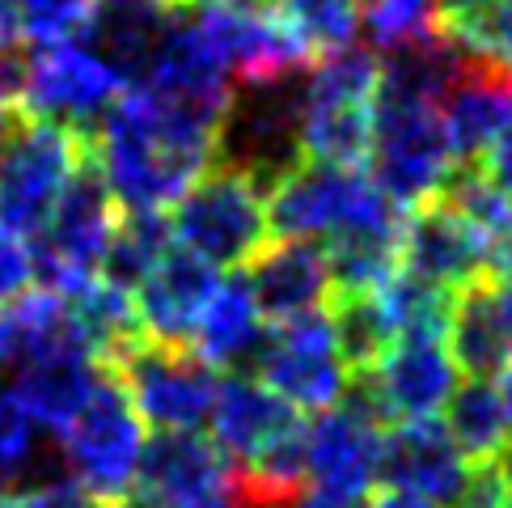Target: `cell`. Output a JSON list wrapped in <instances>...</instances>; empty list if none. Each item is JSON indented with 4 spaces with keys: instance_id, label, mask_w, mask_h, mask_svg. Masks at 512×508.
<instances>
[{
    "instance_id": "30bf717a",
    "label": "cell",
    "mask_w": 512,
    "mask_h": 508,
    "mask_svg": "<svg viewBox=\"0 0 512 508\" xmlns=\"http://www.w3.org/2000/svg\"><path fill=\"white\" fill-rule=\"evenodd\" d=\"M250 373L297 411L335 407L347 394L352 369L339 352L331 310H309L288 322H271Z\"/></svg>"
},
{
    "instance_id": "1f68e13d",
    "label": "cell",
    "mask_w": 512,
    "mask_h": 508,
    "mask_svg": "<svg viewBox=\"0 0 512 508\" xmlns=\"http://www.w3.org/2000/svg\"><path fill=\"white\" fill-rule=\"evenodd\" d=\"M331 322H335V339L339 352L352 373L373 369L381 356L394 348V331L390 318L381 310L377 293H356V297H335L331 305Z\"/></svg>"
},
{
    "instance_id": "484cf974",
    "label": "cell",
    "mask_w": 512,
    "mask_h": 508,
    "mask_svg": "<svg viewBox=\"0 0 512 508\" xmlns=\"http://www.w3.org/2000/svg\"><path fill=\"white\" fill-rule=\"evenodd\" d=\"M445 428L462 458L474 466H487L500 458V449L512 441V415L496 390V381L470 377L457 381L453 398L445 403Z\"/></svg>"
},
{
    "instance_id": "e0dca14e",
    "label": "cell",
    "mask_w": 512,
    "mask_h": 508,
    "mask_svg": "<svg viewBox=\"0 0 512 508\" xmlns=\"http://www.w3.org/2000/svg\"><path fill=\"white\" fill-rule=\"evenodd\" d=\"M208 424H212V445L225 453L229 466L250 470L284 437H292L305 424V415L288 407L276 390H267L254 373H233L216 386Z\"/></svg>"
},
{
    "instance_id": "74e56055",
    "label": "cell",
    "mask_w": 512,
    "mask_h": 508,
    "mask_svg": "<svg viewBox=\"0 0 512 508\" xmlns=\"http://www.w3.org/2000/svg\"><path fill=\"white\" fill-rule=\"evenodd\" d=\"M479 170L496 183L508 199H512V115H508V123L500 127V136L491 140V149L483 153V161H479Z\"/></svg>"
},
{
    "instance_id": "7c38bea8",
    "label": "cell",
    "mask_w": 512,
    "mask_h": 508,
    "mask_svg": "<svg viewBox=\"0 0 512 508\" xmlns=\"http://www.w3.org/2000/svg\"><path fill=\"white\" fill-rule=\"evenodd\" d=\"M381 420L352 381L335 407L305 424V483L335 496H369L381 483Z\"/></svg>"
},
{
    "instance_id": "44dd1931",
    "label": "cell",
    "mask_w": 512,
    "mask_h": 508,
    "mask_svg": "<svg viewBox=\"0 0 512 508\" xmlns=\"http://www.w3.org/2000/svg\"><path fill=\"white\" fill-rule=\"evenodd\" d=\"M457 166H474L500 136V127L512 115V72L470 60L466 72L449 85V94L436 106Z\"/></svg>"
},
{
    "instance_id": "4316f807",
    "label": "cell",
    "mask_w": 512,
    "mask_h": 508,
    "mask_svg": "<svg viewBox=\"0 0 512 508\" xmlns=\"http://www.w3.org/2000/svg\"><path fill=\"white\" fill-rule=\"evenodd\" d=\"M72 326L68 301L47 288H26L0 305V373H17L39 352H47Z\"/></svg>"
},
{
    "instance_id": "277c9868",
    "label": "cell",
    "mask_w": 512,
    "mask_h": 508,
    "mask_svg": "<svg viewBox=\"0 0 512 508\" xmlns=\"http://www.w3.org/2000/svg\"><path fill=\"white\" fill-rule=\"evenodd\" d=\"M170 238L216 271L246 267L271 242L267 195L246 174L229 166H208L174 204Z\"/></svg>"
},
{
    "instance_id": "bcb514c9",
    "label": "cell",
    "mask_w": 512,
    "mask_h": 508,
    "mask_svg": "<svg viewBox=\"0 0 512 508\" xmlns=\"http://www.w3.org/2000/svg\"><path fill=\"white\" fill-rule=\"evenodd\" d=\"M170 5H178V9H182V5H199V0H170Z\"/></svg>"
},
{
    "instance_id": "f35d334b",
    "label": "cell",
    "mask_w": 512,
    "mask_h": 508,
    "mask_svg": "<svg viewBox=\"0 0 512 508\" xmlns=\"http://www.w3.org/2000/svg\"><path fill=\"white\" fill-rule=\"evenodd\" d=\"M483 9H487V0H432V17H436V30L441 34L466 30Z\"/></svg>"
},
{
    "instance_id": "2e32d148",
    "label": "cell",
    "mask_w": 512,
    "mask_h": 508,
    "mask_svg": "<svg viewBox=\"0 0 512 508\" xmlns=\"http://www.w3.org/2000/svg\"><path fill=\"white\" fill-rule=\"evenodd\" d=\"M216 284H221V271L212 263L195 259L182 246H170L132 293L140 335L161 348H191L199 314L208 310Z\"/></svg>"
},
{
    "instance_id": "ba28073f",
    "label": "cell",
    "mask_w": 512,
    "mask_h": 508,
    "mask_svg": "<svg viewBox=\"0 0 512 508\" xmlns=\"http://www.w3.org/2000/svg\"><path fill=\"white\" fill-rule=\"evenodd\" d=\"M364 161L373 166L369 178L402 212L436 199L457 170L436 106L398 98L373 102V144Z\"/></svg>"
},
{
    "instance_id": "836d02e7",
    "label": "cell",
    "mask_w": 512,
    "mask_h": 508,
    "mask_svg": "<svg viewBox=\"0 0 512 508\" xmlns=\"http://www.w3.org/2000/svg\"><path fill=\"white\" fill-rule=\"evenodd\" d=\"M26 47H60L85 34L94 0H13Z\"/></svg>"
},
{
    "instance_id": "ee69618b",
    "label": "cell",
    "mask_w": 512,
    "mask_h": 508,
    "mask_svg": "<svg viewBox=\"0 0 512 508\" xmlns=\"http://www.w3.org/2000/svg\"><path fill=\"white\" fill-rule=\"evenodd\" d=\"M496 390H500V398H504V407H508V415H512V360L500 369V381H496Z\"/></svg>"
},
{
    "instance_id": "7a4b0ae2",
    "label": "cell",
    "mask_w": 512,
    "mask_h": 508,
    "mask_svg": "<svg viewBox=\"0 0 512 508\" xmlns=\"http://www.w3.org/2000/svg\"><path fill=\"white\" fill-rule=\"evenodd\" d=\"M85 157L89 136L34 115H17L0 136V229L22 242L39 238Z\"/></svg>"
},
{
    "instance_id": "8fae6325",
    "label": "cell",
    "mask_w": 512,
    "mask_h": 508,
    "mask_svg": "<svg viewBox=\"0 0 512 508\" xmlns=\"http://www.w3.org/2000/svg\"><path fill=\"white\" fill-rule=\"evenodd\" d=\"M111 369L119 373L140 420L157 432H199L208 424L221 377L191 348H161L140 339L111 360Z\"/></svg>"
},
{
    "instance_id": "d4e9b609",
    "label": "cell",
    "mask_w": 512,
    "mask_h": 508,
    "mask_svg": "<svg viewBox=\"0 0 512 508\" xmlns=\"http://www.w3.org/2000/svg\"><path fill=\"white\" fill-rule=\"evenodd\" d=\"M466 64H470V56L449 39V34H432V39L394 47V51L381 56L377 98L441 106V98L449 94V85L466 72Z\"/></svg>"
},
{
    "instance_id": "f6af8a7d",
    "label": "cell",
    "mask_w": 512,
    "mask_h": 508,
    "mask_svg": "<svg viewBox=\"0 0 512 508\" xmlns=\"http://www.w3.org/2000/svg\"><path fill=\"white\" fill-rule=\"evenodd\" d=\"M102 508H149V504H144V500H132V496H127V500H115V504H102Z\"/></svg>"
},
{
    "instance_id": "d590c367",
    "label": "cell",
    "mask_w": 512,
    "mask_h": 508,
    "mask_svg": "<svg viewBox=\"0 0 512 508\" xmlns=\"http://www.w3.org/2000/svg\"><path fill=\"white\" fill-rule=\"evenodd\" d=\"M0 508H102V504L60 470L51 479H34V483H22L17 492H5Z\"/></svg>"
},
{
    "instance_id": "f1b7e54d",
    "label": "cell",
    "mask_w": 512,
    "mask_h": 508,
    "mask_svg": "<svg viewBox=\"0 0 512 508\" xmlns=\"http://www.w3.org/2000/svg\"><path fill=\"white\" fill-rule=\"evenodd\" d=\"M56 462L60 458L43 441V428L30 415V407L22 403L17 386L0 377V483L5 487L22 483V479L34 483V475L51 479V475H60Z\"/></svg>"
},
{
    "instance_id": "8d00e7d4",
    "label": "cell",
    "mask_w": 512,
    "mask_h": 508,
    "mask_svg": "<svg viewBox=\"0 0 512 508\" xmlns=\"http://www.w3.org/2000/svg\"><path fill=\"white\" fill-rule=\"evenodd\" d=\"M34 280V254L22 238H13L9 229H0V305L22 297Z\"/></svg>"
},
{
    "instance_id": "cb8c5ba5",
    "label": "cell",
    "mask_w": 512,
    "mask_h": 508,
    "mask_svg": "<svg viewBox=\"0 0 512 508\" xmlns=\"http://www.w3.org/2000/svg\"><path fill=\"white\" fill-rule=\"evenodd\" d=\"M445 343H449L457 373L487 377V381L500 377V369L512 360V335H508L500 301H496V280H479V284L462 288V293H453Z\"/></svg>"
},
{
    "instance_id": "8992f818",
    "label": "cell",
    "mask_w": 512,
    "mask_h": 508,
    "mask_svg": "<svg viewBox=\"0 0 512 508\" xmlns=\"http://www.w3.org/2000/svg\"><path fill=\"white\" fill-rule=\"evenodd\" d=\"M301 81H246L233 85L225 119L216 127V161L237 174L254 178L263 195L301 161Z\"/></svg>"
},
{
    "instance_id": "b9f144b4",
    "label": "cell",
    "mask_w": 512,
    "mask_h": 508,
    "mask_svg": "<svg viewBox=\"0 0 512 508\" xmlns=\"http://www.w3.org/2000/svg\"><path fill=\"white\" fill-rule=\"evenodd\" d=\"M369 508H441V504H432L424 496H411V492H394V487H386V492L377 496V504Z\"/></svg>"
},
{
    "instance_id": "ac0fdd59",
    "label": "cell",
    "mask_w": 512,
    "mask_h": 508,
    "mask_svg": "<svg viewBox=\"0 0 512 508\" xmlns=\"http://www.w3.org/2000/svg\"><path fill=\"white\" fill-rule=\"evenodd\" d=\"M381 483L445 508L462 500L470 483V462L453 445L441 420H407L381 437Z\"/></svg>"
},
{
    "instance_id": "52a82bcc",
    "label": "cell",
    "mask_w": 512,
    "mask_h": 508,
    "mask_svg": "<svg viewBox=\"0 0 512 508\" xmlns=\"http://www.w3.org/2000/svg\"><path fill=\"white\" fill-rule=\"evenodd\" d=\"M119 199L106 187L102 170L94 166V153L85 166L68 178L47 229L34 238V280L56 297H77L81 288L98 280L102 254L119 229Z\"/></svg>"
},
{
    "instance_id": "5b68a950",
    "label": "cell",
    "mask_w": 512,
    "mask_h": 508,
    "mask_svg": "<svg viewBox=\"0 0 512 508\" xmlns=\"http://www.w3.org/2000/svg\"><path fill=\"white\" fill-rule=\"evenodd\" d=\"M144 441L149 437H144L140 411L127 398L119 373L102 365V377L94 394H89V403L60 432V466L98 504H115L132 496Z\"/></svg>"
},
{
    "instance_id": "9a60e30c",
    "label": "cell",
    "mask_w": 512,
    "mask_h": 508,
    "mask_svg": "<svg viewBox=\"0 0 512 508\" xmlns=\"http://www.w3.org/2000/svg\"><path fill=\"white\" fill-rule=\"evenodd\" d=\"M237 470L204 432H157L144 441L136 470V500L149 508H191L225 496Z\"/></svg>"
},
{
    "instance_id": "9c48e42d",
    "label": "cell",
    "mask_w": 512,
    "mask_h": 508,
    "mask_svg": "<svg viewBox=\"0 0 512 508\" xmlns=\"http://www.w3.org/2000/svg\"><path fill=\"white\" fill-rule=\"evenodd\" d=\"M123 89L127 81L81 39L26 51L22 72H17V106H22V115L60 123L77 136L98 132V123L111 115Z\"/></svg>"
},
{
    "instance_id": "83f0119b",
    "label": "cell",
    "mask_w": 512,
    "mask_h": 508,
    "mask_svg": "<svg viewBox=\"0 0 512 508\" xmlns=\"http://www.w3.org/2000/svg\"><path fill=\"white\" fill-rule=\"evenodd\" d=\"M174 246L170 238V212H123L111 246L102 254L98 280H106L119 293H136L140 280L153 271V263Z\"/></svg>"
},
{
    "instance_id": "603a6c76",
    "label": "cell",
    "mask_w": 512,
    "mask_h": 508,
    "mask_svg": "<svg viewBox=\"0 0 512 508\" xmlns=\"http://www.w3.org/2000/svg\"><path fill=\"white\" fill-rule=\"evenodd\" d=\"M263 339H267V322L250 297L242 271H237V276H221L208 310L199 314V326L191 335V352L212 369L250 373Z\"/></svg>"
},
{
    "instance_id": "e575fe53",
    "label": "cell",
    "mask_w": 512,
    "mask_h": 508,
    "mask_svg": "<svg viewBox=\"0 0 512 508\" xmlns=\"http://www.w3.org/2000/svg\"><path fill=\"white\" fill-rule=\"evenodd\" d=\"M470 60L512 72V0H487V9L466 30L449 34Z\"/></svg>"
},
{
    "instance_id": "d6986e66",
    "label": "cell",
    "mask_w": 512,
    "mask_h": 508,
    "mask_svg": "<svg viewBox=\"0 0 512 508\" xmlns=\"http://www.w3.org/2000/svg\"><path fill=\"white\" fill-rule=\"evenodd\" d=\"M242 280L254 305H259L263 322H288L309 310H326V297L335 293L322 242H301V238L267 242L242 267Z\"/></svg>"
},
{
    "instance_id": "3957f363",
    "label": "cell",
    "mask_w": 512,
    "mask_h": 508,
    "mask_svg": "<svg viewBox=\"0 0 512 508\" xmlns=\"http://www.w3.org/2000/svg\"><path fill=\"white\" fill-rule=\"evenodd\" d=\"M407 216L360 166L297 161L267 191V225L276 238L331 242L335 233Z\"/></svg>"
},
{
    "instance_id": "6da1fadb",
    "label": "cell",
    "mask_w": 512,
    "mask_h": 508,
    "mask_svg": "<svg viewBox=\"0 0 512 508\" xmlns=\"http://www.w3.org/2000/svg\"><path fill=\"white\" fill-rule=\"evenodd\" d=\"M89 153L123 212H170L216 161V127L161 106L149 89L127 85L89 136Z\"/></svg>"
},
{
    "instance_id": "7bdbcfd3",
    "label": "cell",
    "mask_w": 512,
    "mask_h": 508,
    "mask_svg": "<svg viewBox=\"0 0 512 508\" xmlns=\"http://www.w3.org/2000/svg\"><path fill=\"white\" fill-rule=\"evenodd\" d=\"M496 466V475H500V487H504V496H508V504H512V441L500 449V458L491 462Z\"/></svg>"
},
{
    "instance_id": "4dcf8cb0",
    "label": "cell",
    "mask_w": 512,
    "mask_h": 508,
    "mask_svg": "<svg viewBox=\"0 0 512 508\" xmlns=\"http://www.w3.org/2000/svg\"><path fill=\"white\" fill-rule=\"evenodd\" d=\"M263 5L280 17L309 60L322 56V51L356 43V0H263Z\"/></svg>"
},
{
    "instance_id": "5bb4252c",
    "label": "cell",
    "mask_w": 512,
    "mask_h": 508,
    "mask_svg": "<svg viewBox=\"0 0 512 508\" xmlns=\"http://www.w3.org/2000/svg\"><path fill=\"white\" fill-rule=\"evenodd\" d=\"M398 271H411L445 293H462L470 284L491 280V242L445 199H428L402 221Z\"/></svg>"
},
{
    "instance_id": "ab89813d",
    "label": "cell",
    "mask_w": 512,
    "mask_h": 508,
    "mask_svg": "<svg viewBox=\"0 0 512 508\" xmlns=\"http://www.w3.org/2000/svg\"><path fill=\"white\" fill-rule=\"evenodd\" d=\"M22 56H0V136H5L9 123L22 115V106H17V72H22Z\"/></svg>"
},
{
    "instance_id": "ffe728a7",
    "label": "cell",
    "mask_w": 512,
    "mask_h": 508,
    "mask_svg": "<svg viewBox=\"0 0 512 508\" xmlns=\"http://www.w3.org/2000/svg\"><path fill=\"white\" fill-rule=\"evenodd\" d=\"M98 377H102V360L77 331V322H72L47 352H39L30 365L13 373V386L22 394V403L30 407V415L39 420V428L60 437L77 420V411L89 403Z\"/></svg>"
},
{
    "instance_id": "7dc6e473",
    "label": "cell",
    "mask_w": 512,
    "mask_h": 508,
    "mask_svg": "<svg viewBox=\"0 0 512 508\" xmlns=\"http://www.w3.org/2000/svg\"><path fill=\"white\" fill-rule=\"evenodd\" d=\"M0 500H5V483H0Z\"/></svg>"
},
{
    "instance_id": "f546056e",
    "label": "cell",
    "mask_w": 512,
    "mask_h": 508,
    "mask_svg": "<svg viewBox=\"0 0 512 508\" xmlns=\"http://www.w3.org/2000/svg\"><path fill=\"white\" fill-rule=\"evenodd\" d=\"M377 301L390 318L394 343L398 339H445L449 335L453 293L411 276V271H394V280L377 288Z\"/></svg>"
},
{
    "instance_id": "4fadbf2b",
    "label": "cell",
    "mask_w": 512,
    "mask_h": 508,
    "mask_svg": "<svg viewBox=\"0 0 512 508\" xmlns=\"http://www.w3.org/2000/svg\"><path fill=\"white\" fill-rule=\"evenodd\" d=\"M457 365L445 339H398L373 369L352 373L381 424L436 420L457 390Z\"/></svg>"
},
{
    "instance_id": "7402d4cb",
    "label": "cell",
    "mask_w": 512,
    "mask_h": 508,
    "mask_svg": "<svg viewBox=\"0 0 512 508\" xmlns=\"http://www.w3.org/2000/svg\"><path fill=\"white\" fill-rule=\"evenodd\" d=\"M174 13L178 5L170 0H94L81 43L98 51L127 85H136L166 39Z\"/></svg>"
},
{
    "instance_id": "60d3db41",
    "label": "cell",
    "mask_w": 512,
    "mask_h": 508,
    "mask_svg": "<svg viewBox=\"0 0 512 508\" xmlns=\"http://www.w3.org/2000/svg\"><path fill=\"white\" fill-rule=\"evenodd\" d=\"M288 508H369V500L364 496H335V492H318V487H309V492L292 496Z\"/></svg>"
},
{
    "instance_id": "d6a6232c",
    "label": "cell",
    "mask_w": 512,
    "mask_h": 508,
    "mask_svg": "<svg viewBox=\"0 0 512 508\" xmlns=\"http://www.w3.org/2000/svg\"><path fill=\"white\" fill-rule=\"evenodd\" d=\"M356 17L373 51H394L441 34L432 17V0H356Z\"/></svg>"
}]
</instances>
